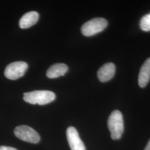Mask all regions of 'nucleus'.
Returning <instances> with one entry per match:
<instances>
[{
  "label": "nucleus",
  "mask_w": 150,
  "mask_h": 150,
  "mask_svg": "<svg viewBox=\"0 0 150 150\" xmlns=\"http://www.w3.org/2000/svg\"><path fill=\"white\" fill-rule=\"evenodd\" d=\"M66 136L71 150H86L78 131L74 127L71 126L67 129Z\"/></svg>",
  "instance_id": "obj_6"
},
{
  "label": "nucleus",
  "mask_w": 150,
  "mask_h": 150,
  "mask_svg": "<svg viewBox=\"0 0 150 150\" xmlns=\"http://www.w3.org/2000/svg\"><path fill=\"white\" fill-rule=\"evenodd\" d=\"M150 79V58L146 59L142 64L139 75V85L141 87H145Z\"/></svg>",
  "instance_id": "obj_9"
},
{
  "label": "nucleus",
  "mask_w": 150,
  "mask_h": 150,
  "mask_svg": "<svg viewBox=\"0 0 150 150\" xmlns=\"http://www.w3.org/2000/svg\"><path fill=\"white\" fill-rule=\"evenodd\" d=\"M140 28L144 31H150V13L143 16L139 23Z\"/></svg>",
  "instance_id": "obj_11"
},
{
  "label": "nucleus",
  "mask_w": 150,
  "mask_h": 150,
  "mask_svg": "<svg viewBox=\"0 0 150 150\" xmlns=\"http://www.w3.org/2000/svg\"><path fill=\"white\" fill-rule=\"evenodd\" d=\"M23 100L32 105H44L52 102L56 98V95L52 91L36 90L23 93Z\"/></svg>",
  "instance_id": "obj_1"
},
{
  "label": "nucleus",
  "mask_w": 150,
  "mask_h": 150,
  "mask_svg": "<svg viewBox=\"0 0 150 150\" xmlns=\"http://www.w3.org/2000/svg\"><path fill=\"white\" fill-rule=\"evenodd\" d=\"M115 65L111 62L103 64L97 72L98 80L102 82L110 80L115 75Z\"/></svg>",
  "instance_id": "obj_7"
},
{
  "label": "nucleus",
  "mask_w": 150,
  "mask_h": 150,
  "mask_svg": "<svg viewBox=\"0 0 150 150\" xmlns=\"http://www.w3.org/2000/svg\"><path fill=\"white\" fill-rule=\"evenodd\" d=\"M0 150H17L15 148L12 147H8V146H0Z\"/></svg>",
  "instance_id": "obj_12"
},
{
  "label": "nucleus",
  "mask_w": 150,
  "mask_h": 150,
  "mask_svg": "<svg viewBox=\"0 0 150 150\" xmlns=\"http://www.w3.org/2000/svg\"><path fill=\"white\" fill-rule=\"evenodd\" d=\"M144 150H150V139L149 141L147 144L146 145Z\"/></svg>",
  "instance_id": "obj_13"
},
{
  "label": "nucleus",
  "mask_w": 150,
  "mask_h": 150,
  "mask_svg": "<svg viewBox=\"0 0 150 150\" xmlns=\"http://www.w3.org/2000/svg\"><path fill=\"white\" fill-rule=\"evenodd\" d=\"M69 70L68 66L64 64H56L48 69L46 76L49 79H55L64 76Z\"/></svg>",
  "instance_id": "obj_10"
},
{
  "label": "nucleus",
  "mask_w": 150,
  "mask_h": 150,
  "mask_svg": "<svg viewBox=\"0 0 150 150\" xmlns=\"http://www.w3.org/2000/svg\"><path fill=\"white\" fill-rule=\"evenodd\" d=\"M39 15L36 11H30L23 15L19 21V26L22 29L30 28L38 21Z\"/></svg>",
  "instance_id": "obj_8"
},
{
  "label": "nucleus",
  "mask_w": 150,
  "mask_h": 150,
  "mask_svg": "<svg viewBox=\"0 0 150 150\" xmlns=\"http://www.w3.org/2000/svg\"><path fill=\"white\" fill-rule=\"evenodd\" d=\"M108 25L107 21L101 17L95 18L85 23L81 27V32L85 36H91L104 30Z\"/></svg>",
  "instance_id": "obj_3"
},
{
  "label": "nucleus",
  "mask_w": 150,
  "mask_h": 150,
  "mask_svg": "<svg viewBox=\"0 0 150 150\" xmlns=\"http://www.w3.org/2000/svg\"><path fill=\"white\" fill-rule=\"evenodd\" d=\"M14 134L17 138L30 143L38 144L40 141V137L38 132L31 127L26 125L16 127Z\"/></svg>",
  "instance_id": "obj_4"
},
{
  "label": "nucleus",
  "mask_w": 150,
  "mask_h": 150,
  "mask_svg": "<svg viewBox=\"0 0 150 150\" xmlns=\"http://www.w3.org/2000/svg\"><path fill=\"white\" fill-rule=\"evenodd\" d=\"M28 69V64L23 61H16L11 63L6 67L4 74L6 77L15 80L25 75Z\"/></svg>",
  "instance_id": "obj_5"
},
{
  "label": "nucleus",
  "mask_w": 150,
  "mask_h": 150,
  "mask_svg": "<svg viewBox=\"0 0 150 150\" xmlns=\"http://www.w3.org/2000/svg\"><path fill=\"white\" fill-rule=\"evenodd\" d=\"M108 127L113 139H120L124 130L123 116L118 110H115L110 115L107 121Z\"/></svg>",
  "instance_id": "obj_2"
}]
</instances>
